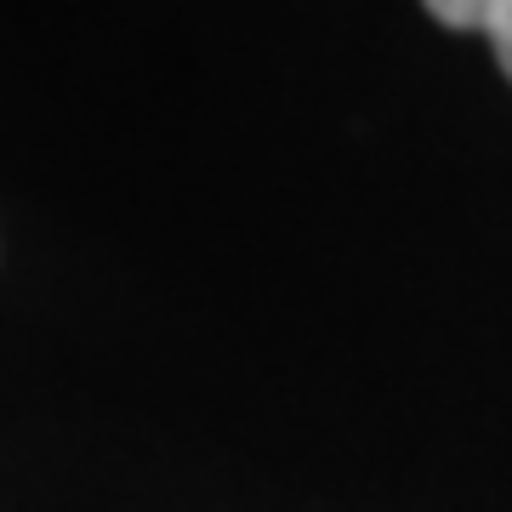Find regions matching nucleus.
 <instances>
[{"mask_svg":"<svg viewBox=\"0 0 512 512\" xmlns=\"http://www.w3.org/2000/svg\"><path fill=\"white\" fill-rule=\"evenodd\" d=\"M433 18L444 29H484L495 57H501V69H507V80H512V0H456V6L439 0Z\"/></svg>","mask_w":512,"mask_h":512,"instance_id":"1","label":"nucleus"}]
</instances>
